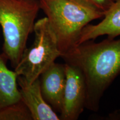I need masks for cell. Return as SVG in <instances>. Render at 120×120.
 <instances>
[{
	"label": "cell",
	"mask_w": 120,
	"mask_h": 120,
	"mask_svg": "<svg viewBox=\"0 0 120 120\" xmlns=\"http://www.w3.org/2000/svg\"><path fill=\"white\" fill-rule=\"evenodd\" d=\"M61 57L81 72L86 85L85 108L97 111L105 91L120 74V38L84 42Z\"/></svg>",
	"instance_id": "6da1fadb"
},
{
	"label": "cell",
	"mask_w": 120,
	"mask_h": 120,
	"mask_svg": "<svg viewBox=\"0 0 120 120\" xmlns=\"http://www.w3.org/2000/svg\"><path fill=\"white\" fill-rule=\"evenodd\" d=\"M40 10L38 0H0V26L4 40L2 53L13 68L27 47Z\"/></svg>",
	"instance_id": "7a4b0ae2"
},
{
	"label": "cell",
	"mask_w": 120,
	"mask_h": 120,
	"mask_svg": "<svg viewBox=\"0 0 120 120\" xmlns=\"http://www.w3.org/2000/svg\"><path fill=\"white\" fill-rule=\"evenodd\" d=\"M38 1L55 34L61 56L77 46L82 30L87 25L104 15L71 0Z\"/></svg>",
	"instance_id": "3957f363"
},
{
	"label": "cell",
	"mask_w": 120,
	"mask_h": 120,
	"mask_svg": "<svg viewBox=\"0 0 120 120\" xmlns=\"http://www.w3.org/2000/svg\"><path fill=\"white\" fill-rule=\"evenodd\" d=\"M34 40L26 48L14 70L28 83L38 79L40 75L58 57L61 56L56 37L46 17L38 19L34 28Z\"/></svg>",
	"instance_id": "277c9868"
},
{
	"label": "cell",
	"mask_w": 120,
	"mask_h": 120,
	"mask_svg": "<svg viewBox=\"0 0 120 120\" xmlns=\"http://www.w3.org/2000/svg\"><path fill=\"white\" fill-rule=\"evenodd\" d=\"M66 82L60 120H76L85 108L86 85L79 68L65 63Z\"/></svg>",
	"instance_id": "5b68a950"
},
{
	"label": "cell",
	"mask_w": 120,
	"mask_h": 120,
	"mask_svg": "<svg viewBox=\"0 0 120 120\" xmlns=\"http://www.w3.org/2000/svg\"><path fill=\"white\" fill-rule=\"evenodd\" d=\"M21 100L29 110L32 120H60L53 109L45 101L40 89L39 79L30 83L22 76L17 77Z\"/></svg>",
	"instance_id": "8992f818"
},
{
	"label": "cell",
	"mask_w": 120,
	"mask_h": 120,
	"mask_svg": "<svg viewBox=\"0 0 120 120\" xmlns=\"http://www.w3.org/2000/svg\"><path fill=\"white\" fill-rule=\"evenodd\" d=\"M45 101L54 111L61 112L66 82L65 64L53 62L38 77Z\"/></svg>",
	"instance_id": "52a82bcc"
},
{
	"label": "cell",
	"mask_w": 120,
	"mask_h": 120,
	"mask_svg": "<svg viewBox=\"0 0 120 120\" xmlns=\"http://www.w3.org/2000/svg\"><path fill=\"white\" fill-rule=\"evenodd\" d=\"M103 17L98 23L88 24L82 30L77 45L101 36L112 38L120 36V0H115Z\"/></svg>",
	"instance_id": "ba28073f"
},
{
	"label": "cell",
	"mask_w": 120,
	"mask_h": 120,
	"mask_svg": "<svg viewBox=\"0 0 120 120\" xmlns=\"http://www.w3.org/2000/svg\"><path fill=\"white\" fill-rule=\"evenodd\" d=\"M8 61L0 54V109L21 100L17 83L18 75L7 66Z\"/></svg>",
	"instance_id": "9c48e42d"
},
{
	"label": "cell",
	"mask_w": 120,
	"mask_h": 120,
	"mask_svg": "<svg viewBox=\"0 0 120 120\" xmlns=\"http://www.w3.org/2000/svg\"><path fill=\"white\" fill-rule=\"evenodd\" d=\"M0 120H32L31 113L21 100L0 109Z\"/></svg>",
	"instance_id": "30bf717a"
},
{
	"label": "cell",
	"mask_w": 120,
	"mask_h": 120,
	"mask_svg": "<svg viewBox=\"0 0 120 120\" xmlns=\"http://www.w3.org/2000/svg\"><path fill=\"white\" fill-rule=\"evenodd\" d=\"M76 4L93 11L104 14L115 0H71Z\"/></svg>",
	"instance_id": "8fae6325"
}]
</instances>
